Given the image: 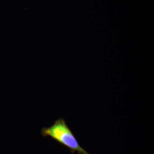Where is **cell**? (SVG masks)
I'll list each match as a JSON object with an SVG mask.
<instances>
[{"label": "cell", "instance_id": "1", "mask_svg": "<svg viewBox=\"0 0 154 154\" xmlns=\"http://www.w3.org/2000/svg\"><path fill=\"white\" fill-rule=\"evenodd\" d=\"M41 134L44 137H50L69 149L72 153L90 154L79 144L76 137L62 118H60L50 127H44Z\"/></svg>", "mask_w": 154, "mask_h": 154}]
</instances>
